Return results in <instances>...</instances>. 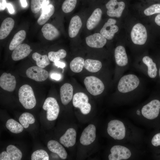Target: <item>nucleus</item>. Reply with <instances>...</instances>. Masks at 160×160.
<instances>
[{
    "instance_id": "49530a36",
    "label": "nucleus",
    "mask_w": 160,
    "mask_h": 160,
    "mask_svg": "<svg viewBox=\"0 0 160 160\" xmlns=\"http://www.w3.org/2000/svg\"><path fill=\"white\" fill-rule=\"evenodd\" d=\"M137 114L138 115H140V111H139V110H138L137 111Z\"/></svg>"
},
{
    "instance_id": "58836bf2",
    "label": "nucleus",
    "mask_w": 160,
    "mask_h": 160,
    "mask_svg": "<svg viewBox=\"0 0 160 160\" xmlns=\"http://www.w3.org/2000/svg\"><path fill=\"white\" fill-rule=\"evenodd\" d=\"M152 144L155 146L160 145V133L155 135L151 140Z\"/></svg>"
},
{
    "instance_id": "cd10ccee",
    "label": "nucleus",
    "mask_w": 160,
    "mask_h": 160,
    "mask_svg": "<svg viewBox=\"0 0 160 160\" xmlns=\"http://www.w3.org/2000/svg\"><path fill=\"white\" fill-rule=\"evenodd\" d=\"M32 59L35 61L37 66L44 68L50 64V60L48 56L47 55H41L35 52L32 56Z\"/></svg>"
},
{
    "instance_id": "9d476101",
    "label": "nucleus",
    "mask_w": 160,
    "mask_h": 160,
    "mask_svg": "<svg viewBox=\"0 0 160 160\" xmlns=\"http://www.w3.org/2000/svg\"><path fill=\"white\" fill-rule=\"evenodd\" d=\"M107 9V15L111 17H120L121 16L125 5L122 1L118 2L117 0H110L105 5Z\"/></svg>"
},
{
    "instance_id": "a19ab883",
    "label": "nucleus",
    "mask_w": 160,
    "mask_h": 160,
    "mask_svg": "<svg viewBox=\"0 0 160 160\" xmlns=\"http://www.w3.org/2000/svg\"><path fill=\"white\" fill-rule=\"evenodd\" d=\"M6 7L7 8L10 14L14 13L15 10L12 5L10 3H7Z\"/></svg>"
},
{
    "instance_id": "2eb2a0df",
    "label": "nucleus",
    "mask_w": 160,
    "mask_h": 160,
    "mask_svg": "<svg viewBox=\"0 0 160 160\" xmlns=\"http://www.w3.org/2000/svg\"><path fill=\"white\" fill-rule=\"evenodd\" d=\"M22 157L21 151L15 146L10 145L6 148V151L0 154V160H20Z\"/></svg>"
},
{
    "instance_id": "c85d7f7f",
    "label": "nucleus",
    "mask_w": 160,
    "mask_h": 160,
    "mask_svg": "<svg viewBox=\"0 0 160 160\" xmlns=\"http://www.w3.org/2000/svg\"><path fill=\"white\" fill-rule=\"evenodd\" d=\"M102 67V63L97 60L88 59L84 62L85 68L90 72H97L101 69Z\"/></svg>"
},
{
    "instance_id": "72a5a7b5",
    "label": "nucleus",
    "mask_w": 160,
    "mask_h": 160,
    "mask_svg": "<svg viewBox=\"0 0 160 160\" xmlns=\"http://www.w3.org/2000/svg\"><path fill=\"white\" fill-rule=\"evenodd\" d=\"M66 51L63 49H61L57 52L50 51L48 53V57L50 60L54 63L59 61L60 59H63L66 56Z\"/></svg>"
},
{
    "instance_id": "79ce46f5",
    "label": "nucleus",
    "mask_w": 160,
    "mask_h": 160,
    "mask_svg": "<svg viewBox=\"0 0 160 160\" xmlns=\"http://www.w3.org/2000/svg\"><path fill=\"white\" fill-rule=\"evenodd\" d=\"M7 3L6 0H0V10H4L6 7Z\"/></svg>"
},
{
    "instance_id": "9b49d317",
    "label": "nucleus",
    "mask_w": 160,
    "mask_h": 160,
    "mask_svg": "<svg viewBox=\"0 0 160 160\" xmlns=\"http://www.w3.org/2000/svg\"><path fill=\"white\" fill-rule=\"evenodd\" d=\"M111 153L108 156L109 160H126L131 156L130 150L123 146L120 145L114 146L111 148Z\"/></svg>"
},
{
    "instance_id": "bb28decb",
    "label": "nucleus",
    "mask_w": 160,
    "mask_h": 160,
    "mask_svg": "<svg viewBox=\"0 0 160 160\" xmlns=\"http://www.w3.org/2000/svg\"><path fill=\"white\" fill-rule=\"evenodd\" d=\"M26 33L24 30H21L14 35L9 44V48L10 50H13L16 47L22 44L25 39Z\"/></svg>"
},
{
    "instance_id": "6e6552de",
    "label": "nucleus",
    "mask_w": 160,
    "mask_h": 160,
    "mask_svg": "<svg viewBox=\"0 0 160 160\" xmlns=\"http://www.w3.org/2000/svg\"><path fill=\"white\" fill-rule=\"evenodd\" d=\"M25 74L28 78L38 82L45 81L49 76L48 71L37 66H33L28 68Z\"/></svg>"
},
{
    "instance_id": "0eeeda50",
    "label": "nucleus",
    "mask_w": 160,
    "mask_h": 160,
    "mask_svg": "<svg viewBox=\"0 0 160 160\" xmlns=\"http://www.w3.org/2000/svg\"><path fill=\"white\" fill-rule=\"evenodd\" d=\"M130 36L131 40L134 44L143 45L145 43L147 38L146 29L142 24L137 23L133 27Z\"/></svg>"
},
{
    "instance_id": "4c0bfd02",
    "label": "nucleus",
    "mask_w": 160,
    "mask_h": 160,
    "mask_svg": "<svg viewBox=\"0 0 160 160\" xmlns=\"http://www.w3.org/2000/svg\"><path fill=\"white\" fill-rule=\"evenodd\" d=\"M144 13L147 16L160 13V4H155L150 6L144 10Z\"/></svg>"
},
{
    "instance_id": "7ed1b4c3",
    "label": "nucleus",
    "mask_w": 160,
    "mask_h": 160,
    "mask_svg": "<svg viewBox=\"0 0 160 160\" xmlns=\"http://www.w3.org/2000/svg\"><path fill=\"white\" fill-rule=\"evenodd\" d=\"M84 84L88 92L94 96L100 94L105 89L103 82L95 76H90L86 77L84 80Z\"/></svg>"
},
{
    "instance_id": "a878e982",
    "label": "nucleus",
    "mask_w": 160,
    "mask_h": 160,
    "mask_svg": "<svg viewBox=\"0 0 160 160\" xmlns=\"http://www.w3.org/2000/svg\"><path fill=\"white\" fill-rule=\"evenodd\" d=\"M41 9V14L37 20V23L40 25L44 24L53 15L55 11L54 7L52 4L42 7Z\"/></svg>"
},
{
    "instance_id": "412c9836",
    "label": "nucleus",
    "mask_w": 160,
    "mask_h": 160,
    "mask_svg": "<svg viewBox=\"0 0 160 160\" xmlns=\"http://www.w3.org/2000/svg\"><path fill=\"white\" fill-rule=\"evenodd\" d=\"M43 35L45 39L52 41L57 38L60 35V33L57 28L50 23L44 24L41 29Z\"/></svg>"
},
{
    "instance_id": "aec40b11",
    "label": "nucleus",
    "mask_w": 160,
    "mask_h": 160,
    "mask_svg": "<svg viewBox=\"0 0 160 160\" xmlns=\"http://www.w3.org/2000/svg\"><path fill=\"white\" fill-rule=\"evenodd\" d=\"M47 146L51 152L57 154L62 159L66 158L67 153L64 148L57 141L51 140L48 141Z\"/></svg>"
},
{
    "instance_id": "f257e3e1",
    "label": "nucleus",
    "mask_w": 160,
    "mask_h": 160,
    "mask_svg": "<svg viewBox=\"0 0 160 160\" xmlns=\"http://www.w3.org/2000/svg\"><path fill=\"white\" fill-rule=\"evenodd\" d=\"M18 95L20 103L25 108L30 109L36 106V101L34 92L29 85L25 84L20 87Z\"/></svg>"
},
{
    "instance_id": "c756f323",
    "label": "nucleus",
    "mask_w": 160,
    "mask_h": 160,
    "mask_svg": "<svg viewBox=\"0 0 160 160\" xmlns=\"http://www.w3.org/2000/svg\"><path fill=\"white\" fill-rule=\"evenodd\" d=\"M143 61L148 67V76L151 78H155L157 75V68L152 59L148 56H145L143 58Z\"/></svg>"
},
{
    "instance_id": "1a4fd4ad",
    "label": "nucleus",
    "mask_w": 160,
    "mask_h": 160,
    "mask_svg": "<svg viewBox=\"0 0 160 160\" xmlns=\"http://www.w3.org/2000/svg\"><path fill=\"white\" fill-rule=\"evenodd\" d=\"M160 109V101L153 100L143 106L141 110L143 116L149 119H153L158 116Z\"/></svg>"
},
{
    "instance_id": "f03ea898",
    "label": "nucleus",
    "mask_w": 160,
    "mask_h": 160,
    "mask_svg": "<svg viewBox=\"0 0 160 160\" xmlns=\"http://www.w3.org/2000/svg\"><path fill=\"white\" fill-rule=\"evenodd\" d=\"M139 83V80L136 75L132 74L125 75L120 79L118 89L121 92L127 93L137 88Z\"/></svg>"
},
{
    "instance_id": "4be33fe9",
    "label": "nucleus",
    "mask_w": 160,
    "mask_h": 160,
    "mask_svg": "<svg viewBox=\"0 0 160 160\" xmlns=\"http://www.w3.org/2000/svg\"><path fill=\"white\" fill-rule=\"evenodd\" d=\"M82 22L80 17L76 15L71 19L69 25L68 32L70 38L76 37L82 26Z\"/></svg>"
},
{
    "instance_id": "393cba45",
    "label": "nucleus",
    "mask_w": 160,
    "mask_h": 160,
    "mask_svg": "<svg viewBox=\"0 0 160 160\" xmlns=\"http://www.w3.org/2000/svg\"><path fill=\"white\" fill-rule=\"evenodd\" d=\"M102 14V11L99 8L93 11L87 22L86 26L88 29L92 30L96 26L101 19Z\"/></svg>"
},
{
    "instance_id": "f8f14e48",
    "label": "nucleus",
    "mask_w": 160,
    "mask_h": 160,
    "mask_svg": "<svg viewBox=\"0 0 160 160\" xmlns=\"http://www.w3.org/2000/svg\"><path fill=\"white\" fill-rule=\"evenodd\" d=\"M116 21L113 18H109L100 31V33L106 39H112L115 34L119 30V28L115 25Z\"/></svg>"
},
{
    "instance_id": "7c9ffc66",
    "label": "nucleus",
    "mask_w": 160,
    "mask_h": 160,
    "mask_svg": "<svg viewBox=\"0 0 160 160\" xmlns=\"http://www.w3.org/2000/svg\"><path fill=\"white\" fill-rule=\"evenodd\" d=\"M84 60L81 57H78L74 58L70 62V67L73 72L79 73L81 72L84 67Z\"/></svg>"
},
{
    "instance_id": "c03bdc74",
    "label": "nucleus",
    "mask_w": 160,
    "mask_h": 160,
    "mask_svg": "<svg viewBox=\"0 0 160 160\" xmlns=\"http://www.w3.org/2000/svg\"><path fill=\"white\" fill-rule=\"evenodd\" d=\"M155 22L156 24L160 26V13L155 18Z\"/></svg>"
},
{
    "instance_id": "5701e85b",
    "label": "nucleus",
    "mask_w": 160,
    "mask_h": 160,
    "mask_svg": "<svg viewBox=\"0 0 160 160\" xmlns=\"http://www.w3.org/2000/svg\"><path fill=\"white\" fill-rule=\"evenodd\" d=\"M15 24L14 20L10 17L5 18L2 22L0 28V39H5L9 34Z\"/></svg>"
},
{
    "instance_id": "20e7f679",
    "label": "nucleus",
    "mask_w": 160,
    "mask_h": 160,
    "mask_svg": "<svg viewBox=\"0 0 160 160\" xmlns=\"http://www.w3.org/2000/svg\"><path fill=\"white\" fill-rule=\"evenodd\" d=\"M107 131L108 134L115 140H122L125 136L124 125L118 120L111 121L108 124Z\"/></svg>"
},
{
    "instance_id": "e433bc0d",
    "label": "nucleus",
    "mask_w": 160,
    "mask_h": 160,
    "mask_svg": "<svg viewBox=\"0 0 160 160\" xmlns=\"http://www.w3.org/2000/svg\"><path fill=\"white\" fill-rule=\"evenodd\" d=\"M47 0H31V8L34 13L38 12L42 8L43 4Z\"/></svg>"
},
{
    "instance_id": "a18cd8bd",
    "label": "nucleus",
    "mask_w": 160,
    "mask_h": 160,
    "mask_svg": "<svg viewBox=\"0 0 160 160\" xmlns=\"http://www.w3.org/2000/svg\"><path fill=\"white\" fill-rule=\"evenodd\" d=\"M20 3L22 6L23 7H25L27 5V3L26 0H20Z\"/></svg>"
},
{
    "instance_id": "37998d69",
    "label": "nucleus",
    "mask_w": 160,
    "mask_h": 160,
    "mask_svg": "<svg viewBox=\"0 0 160 160\" xmlns=\"http://www.w3.org/2000/svg\"><path fill=\"white\" fill-rule=\"evenodd\" d=\"M55 64L56 66L62 68H64L65 65V64L64 63L59 61L55 63Z\"/></svg>"
},
{
    "instance_id": "423d86ee",
    "label": "nucleus",
    "mask_w": 160,
    "mask_h": 160,
    "mask_svg": "<svg viewBox=\"0 0 160 160\" xmlns=\"http://www.w3.org/2000/svg\"><path fill=\"white\" fill-rule=\"evenodd\" d=\"M88 101V97L85 94L79 92L73 95L72 103L75 107L79 108L82 113L86 115L89 113L91 110V106Z\"/></svg>"
},
{
    "instance_id": "39448f33",
    "label": "nucleus",
    "mask_w": 160,
    "mask_h": 160,
    "mask_svg": "<svg viewBox=\"0 0 160 160\" xmlns=\"http://www.w3.org/2000/svg\"><path fill=\"white\" fill-rule=\"evenodd\" d=\"M43 108L47 111V118L48 120L54 121L57 118L60 107L55 98L52 97L47 98L44 103Z\"/></svg>"
},
{
    "instance_id": "ddd939ff",
    "label": "nucleus",
    "mask_w": 160,
    "mask_h": 160,
    "mask_svg": "<svg viewBox=\"0 0 160 160\" xmlns=\"http://www.w3.org/2000/svg\"><path fill=\"white\" fill-rule=\"evenodd\" d=\"M16 85L15 76L10 73H3L0 77V87L3 90L9 92H13Z\"/></svg>"
},
{
    "instance_id": "de8ad7c7",
    "label": "nucleus",
    "mask_w": 160,
    "mask_h": 160,
    "mask_svg": "<svg viewBox=\"0 0 160 160\" xmlns=\"http://www.w3.org/2000/svg\"><path fill=\"white\" fill-rule=\"evenodd\" d=\"M159 74L160 76V68L159 70Z\"/></svg>"
},
{
    "instance_id": "dca6fc26",
    "label": "nucleus",
    "mask_w": 160,
    "mask_h": 160,
    "mask_svg": "<svg viewBox=\"0 0 160 160\" xmlns=\"http://www.w3.org/2000/svg\"><path fill=\"white\" fill-rule=\"evenodd\" d=\"M85 41L89 47L97 48H102L107 42L106 39L99 33H96L87 37Z\"/></svg>"
},
{
    "instance_id": "2f4dec72",
    "label": "nucleus",
    "mask_w": 160,
    "mask_h": 160,
    "mask_svg": "<svg viewBox=\"0 0 160 160\" xmlns=\"http://www.w3.org/2000/svg\"><path fill=\"white\" fill-rule=\"evenodd\" d=\"M6 126L10 131L15 134L22 132L24 128L20 124L12 119H9L7 121Z\"/></svg>"
},
{
    "instance_id": "f704fd0d",
    "label": "nucleus",
    "mask_w": 160,
    "mask_h": 160,
    "mask_svg": "<svg viewBox=\"0 0 160 160\" xmlns=\"http://www.w3.org/2000/svg\"><path fill=\"white\" fill-rule=\"evenodd\" d=\"M32 160H48L49 155L47 152L42 150H38L34 151L31 156Z\"/></svg>"
},
{
    "instance_id": "a211bd4d",
    "label": "nucleus",
    "mask_w": 160,
    "mask_h": 160,
    "mask_svg": "<svg viewBox=\"0 0 160 160\" xmlns=\"http://www.w3.org/2000/svg\"><path fill=\"white\" fill-rule=\"evenodd\" d=\"M73 88L69 83H65L60 89V95L62 103L64 105L68 104L72 99Z\"/></svg>"
},
{
    "instance_id": "b1692460",
    "label": "nucleus",
    "mask_w": 160,
    "mask_h": 160,
    "mask_svg": "<svg viewBox=\"0 0 160 160\" xmlns=\"http://www.w3.org/2000/svg\"><path fill=\"white\" fill-rule=\"evenodd\" d=\"M114 56L116 62L119 66H123L128 63V59L125 48L122 46H119L115 49Z\"/></svg>"
},
{
    "instance_id": "c9c22d12",
    "label": "nucleus",
    "mask_w": 160,
    "mask_h": 160,
    "mask_svg": "<svg viewBox=\"0 0 160 160\" xmlns=\"http://www.w3.org/2000/svg\"><path fill=\"white\" fill-rule=\"evenodd\" d=\"M77 0H65L63 2L62 9L65 13H68L72 11L75 7Z\"/></svg>"
},
{
    "instance_id": "4468645a",
    "label": "nucleus",
    "mask_w": 160,
    "mask_h": 160,
    "mask_svg": "<svg viewBox=\"0 0 160 160\" xmlns=\"http://www.w3.org/2000/svg\"><path fill=\"white\" fill-rule=\"evenodd\" d=\"M96 129L94 125L90 124L84 129L81 136L80 141L83 145H87L92 143L96 137Z\"/></svg>"
},
{
    "instance_id": "ea45409f",
    "label": "nucleus",
    "mask_w": 160,
    "mask_h": 160,
    "mask_svg": "<svg viewBox=\"0 0 160 160\" xmlns=\"http://www.w3.org/2000/svg\"><path fill=\"white\" fill-rule=\"evenodd\" d=\"M51 77L52 79L58 81L60 80L61 77L60 74L56 73H53L51 74L50 76Z\"/></svg>"
},
{
    "instance_id": "f3484780",
    "label": "nucleus",
    "mask_w": 160,
    "mask_h": 160,
    "mask_svg": "<svg viewBox=\"0 0 160 160\" xmlns=\"http://www.w3.org/2000/svg\"><path fill=\"white\" fill-rule=\"evenodd\" d=\"M30 46L26 44H22L13 51L11 57L14 61H19L28 56L32 52Z\"/></svg>"
},
{
    "instance_id": "473e14b6",
    "label": "nucleus",
    "mask_w": 160,
    "mask_h": 160,
    "mask_svg": "<svg viewBox=\"0 0 160 160\" xmlns=\"http://www.w3.org/2000/svg\"><path fill=\"white\" fill-rule=\"evenodd\" d=\"M20 124L24 128H28L29 124L34 123L35 119L32 114L28 113L25 112L22 113L20 116L19 119Z\"/></svg>"
},
{
    "instance_id": "6ab92c4d",
    "label": "nucleus",
    "mask_w": 160,
    "mask_h": 160,
    "mask_svg": "<svg viewBox=\"0 0 160 160\" xmlns=\"http://www.w3.org/2000/svg\"><path fill=\"white\" fill-rule=\"evenodd\" d=\"M76 135L75 130L73 128H70L60 137V142L66 147L73 146L76 143Z\"/></svg>"
}]
</instances>
